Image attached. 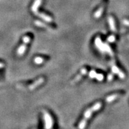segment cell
Listing matches in <instances>:
<instances>
[{
  "label": "cell",
  "mask_w": 129,
  "mask_h": 129,
  "mask_svg": "<svg viewBox=\"0 0 129 129\" xmlns=\"http://www.w3.org/2000/svg\"><path fill=\"white\" fill-rule=\"evenodd\" d=\"M102 107V103H100V102H98L94 105L91 108L88 109L87 110L85 111V113L84 118L83 119L82 121L80 122L79 123V129H84L86 127V122H87V120L89 119L91 117L92 113L95 112L96 111H98Z\"/></svg>",
  "instance_id": "6da1fadb"
},
{
  "label": "cell",
  "mask_w": 129,
  "mask_h": 129,
  "mask_svg": "<svg viewBox=\"0 0 129 129\" xmlns=\"http://www.w3.org/2000/svg\"><path fill=\"white\" fill-rule=\"evenodd\" d=\"M43 116H44V121L45 123V129H51L52 127V119L49 113L44 111H43Z\"/></svg>",
  "instance_id": "7a4b0ae2"
},
{
  "label": "cell",
  "mask_w": 129,
  "mask_h": 129,
  "mask_svg": "<svg viewBox=\"0 0 129 129\" xmlns=\"http://www.w3.org/2000/svg\"><path fill=\"white\" fill-rule=\"evenodd\" d=\"M30 41V36H26L24 37L23 38V44L22 45H21L19 48L18 49V50H17V53L18 55H22L25 52V50H26V45H27V43Z\"/></svg>",
  "instance_id": "3957f363"
},
{
  "label": "cell",
  "mask_w": 129,
  "mask_h": 129,
  "mask_svg": "<svg viewBox=\"0 0 129 129\" xmlns=\"http://www.w3.org/2000/svg\"><path fill=\"white\" fill-rule=\"evenodd\" d=\"M111 70H112L113 73H115V74H117V75H119V77L121 79H123L125 78V74L119 69V68L115 65V64L113 61L111 63Z\"/></svg>",
  "instance_id": "277c9868"
},
{
  "label": "cell",
  "mask_w": 129,
  "mask_h": 129,
  "mask_svg": "<svg viewBox=\"0 0 129 129\" xmlns=\"http://www.w3.org/2000/svg\"><path fill=\"white\" fill-rule=\"evenodd\" d=\"M34 14H35L36 15H38V17L41 18V19H43V20H45V21H47V22H48V23H51V22H52V18H51V17L48 16V15H45V14H43V13H38V11L35 13Z\"/></svg>",
  "instance_id": "5b68a950"
},
{
  "label": "cell",
  "mask_w": 129,
  "mask_h": 129,
  "mask_svg": "<svg viewBox=\"0 0 129 129\" xmlns=\"http://www.w3.org/2000/svg\"><path fill=\"white\" fill-rule=\"evenodd\" d=\"M43 81H44V79H43V78H40V79H38L36 82H34V84L29 86V88H30V90H34V88H36L37 86H39L40 84H42L43 82Z\"/></svg>",
  "instance_id": "8992f818"
},
{
  "label": "cell",
  "mask_w": 129,
  "mask_h": 129,
  "mask_svg": "<svg viewBox=\"0 0 129 129\" xmlns=\"http://www.w3.org/2000/svg\"><path fill=\"white\" fill-rule=\"evenodd\" d=\"M41 1H42V0H36V1H35L34 5H32V8H31V9H32V11L34 12V13L38 12V7H39V6L41 5Z\"/></svg>",
  "instance_id": "52a82bcc"
},
{
  "label": "cell",
  "mask_w": 129,
  "mask_h": 129,
  "mask_svg": "<svg viewBox=\"0 0 129 129\" xmlns=\"http://www.w3.org/2000/svg\"><path fill=\"white\" fill-rule=\"evenodd\" d=\"M108 21L111 30H112L113 32H116V28H115V22L114 20H113V18L112 17H109Z\"/></svg>",
  "instance_id": "ba28073f"
},
{
  "label": "cell",
  "mask_w": 129,
  "mask_h": 129,
  "mask_svg": "<svg viewBox=\"0 0 129 129\" xmlns=\"http://www.w3.org/2000/svg\"><path fill=\"white\" fill-rule=\"evenodd\" d=\"M118 96V94H113L111 95H109L106 98V101L108 103H110L112 102L113 101H114L115 99H117V97Z\"/></svg>",
  "instance_id": "9c48e42d"
},
{
  "label": "cell",
  "mask_w": 129,
  "mask_h": 129,
  "mask_svg": "<svg viewBox=\"0 0 129 129\" xmlns=\"http://www.w3.org/2000/svg\"><path fill=\"white\" fill-rule=\"evenodd\" d=\"M104 6H102L96 12L95 14H94V17H95V18L97 19V18H99V17L101 16L102 14V12H103L104 11Z\"/></svg>",
  "instance_id": "30bf717a"
},
{
  "label": "cell",
  "mask_w": 129,
  "mask_h": 129,
  "mask_svg": "<svg viewBox=\"0 0 129 129\" xmlns=\"http://www.w3.org/2000/svg\"><path fill=\"white\" fill-rule=\"evenodd\" d=\"M43 59L40 57H37L36 58L34 59V63L36 64H38V65H39V64H41L43 62Z\"/></svg>",
  "instance_id": "8fae6325"
},
{
  "label": "cell",
  "mask_w": 129,
  "mask_h": 129,
  "mask_svg": "<svg viewBox=\"0 0 129 129\" xmlns=\"http://www.w3.org/2000/svg\"><path fill=\"white\" fill-rule=\"evenodd\" d=\"M34 23H35V24H36V26H39V27H46V26H47L45 24H43V23H41V22H39V21H35Z\"/></svg>",
  "instance_id": "7c38bea8"
},
{
  "label": "cell",
  "mask_w": 129,
  "mask_h": 129,
  "mask_svg": "<svg viewBox=\"0 0 129 129\" xmlns=\"http://www.w3.org/2000/svg\"><path fill=\"white\" fill-rule=\"evenodd\" d=\"M95 78L97 79L98 81H102L104 79V76L102 74H96V76Z\"/></svg>",
  "instance_id": "4fadbf2b"
},
{
  "label": "cell",
  "mask_w": 129,
  "mask_h": 129,
  "mask_svg": "<svg viewBox=\"0 0 129 129\" xmlns=\"http://www.w3.org/2000/svg\"><path fill=\"white\" fill-rule=\"evenodd\" d=\"M81 77H82V75H81V74L80 75H79V76H77V77H75V79H74L73 81H72L71 83H72V84H73V83H75L76 82L79 81L81 79Z\"/></svg>",
  "instance_id": "5bb4252c"
},
{
  "label": "cell",
  "mask_w": 129,
  "mask_h": 129,
  "mask_svg": "<svg viewBox=\"0 0 129 129\" xmlns=\"http://www.w3.org/2000/svg\"><path fill=\"white\" fill-rule=\"evenodd\" d=\"M89 76H90V78L93 79V78H95L96 76V73L94 71H91L89 73Z\"/></svg>",
  "instance_id": "9a60e30c"
},
{
  "label": "cell",
  "mask_w": 129,
  "mask_h": 129,
  "mask_svg": "<svg viewBox=\"0 0 129 129\" xmlns=\"http://www.w3.org/2000/svg\"><path fill=\"white\" fill-rule=\"evenodd\" d=\"M115 37L113 35L110 36L108 38V41L109 42H115Z\"/></svg>",
  "instance_id": "2e32d148"
},
{
  "label": "cell",
  "mask_w": 129,
  "mask_h": 129,
  "mask_svg": "<svg viewBox=\"0 0 129 129\" xmlns=\"http://www.w3.org/2000/svg\"><path fill=\"white\" fill-rule=\"evenodd\" d=\"M86 72H87V70H86V69L84 68V69H82L81 71V74L82 75H84L86 74Z\"/></svg>",
  "instance_id": "e0dca14e"
},
{
  "label": "cell",
  "mask_w": 129,
  "mask_h": 129,
  "mask_svg": "<svg viewBox=\"0 0 129 129\" xmlns=\"http://www.w3.org/2000/svg\"><path fill=\"white\" fill-rule=\"evenodd\" d=\"M123 23L126 25H127V26H129V21H128V20H124Z\"/></svg>",
  "instance_id": "ac0fdd59"
},
{
  "label": "cell",
  "mask_w": 129,
  "mask_h": 129,
  "mask_svg": "<svg viewBox=\"0 0 129 129\" xmlns=\"http://www.w3.org/2000/svg\"><path fill=\"white\" fill-rule=\"evenodd\" d=\"M113 79V75H109L108 77V81H111Z\"/></svg>",
  "instance_id": "d6986e66"
},
{
  "label": "cell",
  "mask_w": 129,
  "mask_h": 129,
  "mask_svg": "<svg viewBox=\"0 0 129 129\" xmlns=\"http://www.w3.org/2000/svg\"><path fill=\"white\" fill-rule=\"evenodd\" d=\"M3 66H4L3 64V63H0V68L3 67Z\"/></svg>",
  "instance_id": "ffe728a7"
}]
</instances>
